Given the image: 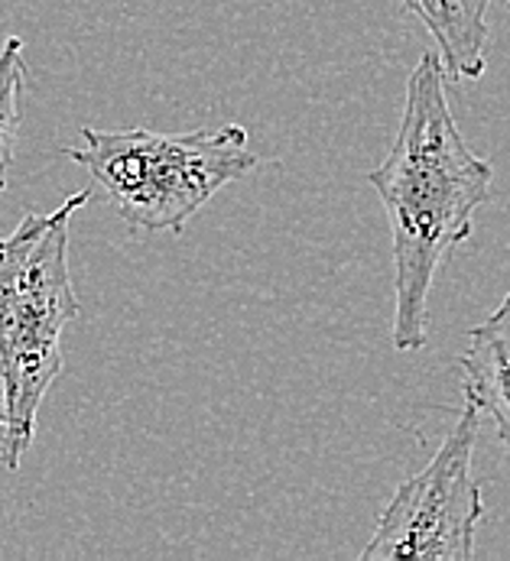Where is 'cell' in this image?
I'll use <instances>...</instances> for the list:
<instances>
[{
	"label": "cell",
	"mask_w": 510,
	"mask_h": 561,
	"mask_svg": "<svg viewBox=\"0 0 510 561\" xmlns=\"http://www.w3.org/2000/svg\"><path fill=\"white\" fill-rule=\"evenodd\" d=\"M481 412L465 402L458 422L420 474L397 486L361 561H468L485 516L481 483L472 474Z\"/></svg>",
	"instance_id": "277c9868"
},
{
	"label": "cell",
	"mask_w": 510,
	"mask_h": 561,
	"mask_svg": "<svg viewBox=\"0 0 510 561\" xmlns=\"http://www.w3.org/2000/svg\"><path fill=\"white\" fill-rule=\"evenodd\" d=\"M82 140L86 147H69L66 157L104 188L127 228L147 234H182L215 192L260 162L241 124L189 134L82 127Z\"/></svg>",
	"instance_id": "3957f363"
},
{
	"label": "cell",
	"mask_w": 510,
	"mask_h": 561,
	"mask_svg": "<svg viewBox=\"0 0 510 561\" xmlns=\"http://www.w3.org/2000/svg\"><path fill=\"white\" fill-rule=\"evenodd\" d=\"M23 39L7 36L0 46V195L7 192V172L20 137V91H23Z\"/></svg>",
	"instance_id": "52a82bcc"
},
{
	"label": "cell",
	"mask_w": 510,
	"mask_h": 561,
	"mask_svg": "<svg viewBox=\"0 0 510 561\" xmlns=\"http://www.w3.org/2000/svg\"><path fill=\"white\" fill-rule=\"evenodd\" d=\"M0 428H3V409H0Z\"/></svg>",
	"instance_id": "ba28073f"
},
{
	"label": "cell",
	"mask_w": 510,
	"mask_h": 561,
	"mask_svg": "<svg viewBox=\"0 0 510 561\" xmlns=\"http://www.w3.org/2000/svg\"><path fill=\"white\" fill-rule=\"evenodd\" d=\"M495 169L462 137L439 53H423L407 79L397 140L367 172L394 247V347L410 354L429 341V293L445 256L472 238L475 211L491 198Z\"/></svg>",
	"instance_id": "6da1fadb"
},
{
	"label": "cell",
	"mask_w": 510,
	"mask_h": 561,
	"mask_svg": "<svg viewBox=\"0 0 510 561\" xmlns=\"http://www.w3.org/2000/svg\"><path fill=\"white\" fill-rule=\"evenodd\" d=\"M462 393L498 428L510 448V293L505 302L468 331V347L458 357Z\"/></svg>",
	"instance_id": "5b68a950"
},
{
	"label": "cell",
	"mask_w": 510,
	"mask_h": 561,
	"mask_svg": "<svg viewBox=\"0 0 510 561\" xmlns=\"http://www.w3.org/2000/svg\"><path fill=\"white\" fill-rule=\"evenodd\" d=\"M91 188L72 192L46 215L23 221L0 238V461L16 471L26 458L39 405L66 367L63 337L79 319V296L69 273L72 218Z\"/></svg>",
	"instance_id": "7a4b0ae2"
},
{
	"label": "cell",
	"mask_w": 510,
	"mask_h": 561,
	"mask_svg": "<svg viewBox=\"0 0 510 561\" xmlns=\"http://www.w3.org/2000/svg\"><path fill=\"white\" fill-rule=\"evenodd\" d=\"M400 3L413 16H420V23L429 30L445 79L475 81L485 76L491 0H400Z\"/></svg>",
	"instance_id": "8992f818"
}]
</instances>
